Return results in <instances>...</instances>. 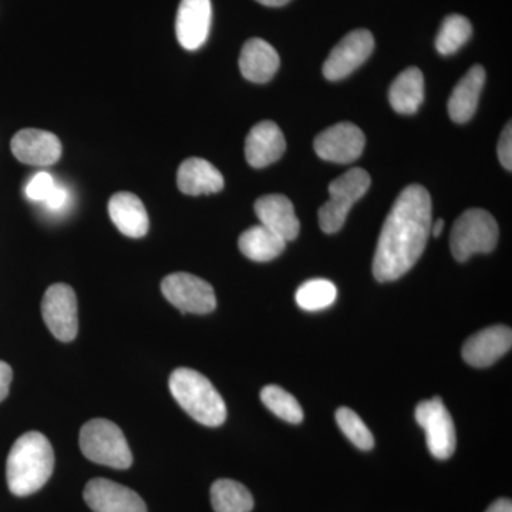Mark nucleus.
Listing matches in <instances>:
<instances>
[{"label":"nucleus","instance_id":"f257e3e1","mask_svg":"<svg viewBox=\"0 0 512 512\" xmlns=\"http://www.w3.org/2000/svg\"><path fill=\"white\" fill-rule=\"evenodd\" d=\"M431 231V198L421 185L400 192L384 221L373 258V275L379 282L396 281L423 255Z\"/></svg>","mask_w":512,"mask_h":512},{"label":"nucleus","instance_id":"f03ea898","mask_svg":"<svg viewBox=\"0 0 512 512\" xmlns=\"http://www.w3.org/2000/svg\"><path fill=\"white\" fill-rule=\"evenodd\" d=\"M55 468V451L39 431L23 434L13 444L6 463L9 490L18 497L37 493Z\"/></svg>","mask_w":512,"mask_h":512},{"label":"nucleus","instance_id":"7ed1b4c3","mask_svg":"<svg viewBox=\"0 0 512 512\" xmlns=\"http://www.w3.org/2000/svg\"><path fill=\"white\" fill-rule=\"evenodd\" d=\"M170 390L175 402L198 423L218 427L227 420L224 399L201 373L187 367L174 370L170 377Z\"/></svg>","mask_w":512,"mask_h":512},{"label":"nucleus","instance_id":"20e7f679","mask_svg":"<svg viewBox=\"0 0 512 512\" xmlns=\"http://www.w3.org/2000/svg\"><path fill=\"white\" fill-rule=\"evenodd\" d=\"M80 450L93 463L117 470L133 464V454L123 431L113 421L94 419L80 430Z\"/></svg>","mask_w":512,"mask_h":512},{"label":"nucleus","instance_id":"39448f33","mask_svg":"<svg viewBox=\"0 0 512 512\" xmlns=\"http://www.w3.org/2000/svg\"><path fill=\"white\" fill-rule=\"evenodd\" d=\"M498 225L488 211L468 210L454 222L450 247L458 262H466L476 254H488L497 247Z\"/></svg>","mask_w":512,"mask_h":512},{"label":"nucleus","instance_id":"423d86ee","mask_svg":"<svg viewBox=\"0 0 512 512\" xmlns=\"http://www.w3.org/2000/svg\"><path fill=\"white\" fill-rule=\"evenodd\" d=\"M372 180L363 168H352L329 185V201L320 207L319 225L325 234H336L345 225L353 204L370 188Z\"/></svg>","mask_w":512,"mask_h":512},{"label":"nucleus","instance_id":"0eeeda50","mask_svg":"<svg viewBox=\"0 0 512 512\" xmlns=\"http://www.w3.org/2000/svg\"><path fill=\"white\" fill-rule=\"evenodd\" d=\"M161 291L171 305L181 313L207 315L217 308L214 289L198 276L177 272L165 276L161 282Z\"/></svg>","mask_w":512,"mask_h":512},{"label":"nucleus","instance_id":"6e6552de","mask_svg":"<svg viewBox=\"0 0 512 512\" xmlns=\"http://www.w3.org/2000/svg\"><path fill=\"white\" fill-rule=\"evenodd\" d=\"M416 421L426 431L431 456L447 460L456 450V427L440 397L421 402L416 407Z\"/></svg>","mask_w":512,"mask_h":512},{"label":"nucleus","instance_id":"1a4fd4ad","mask_svg":"<svg viewBox=\"0 0 512 512\" xmlns=\"http://www.w3.org/2000/svg\"><path fill=\"white\" fill-rule=\"evenodd\" d=\"M42 315L47 328L60 342H72L79 332L76 292L72 286L55 284L47 289L42 301Z\"/></svg>","mask_w":512,"mask_h":512},{"label":"nucleus","instance_id":"9d476101","mask_svg":"<svg viewBox=\"0 0 512 512\" xmlns=\"http://www.w3.org/2000/svg\"><path fill=\"white\" fill-rule=\"evenodd\" d=\"M373 49L375 37L369 30H353L333 47L323 64V74L330 82L345 79L369 59Z\"/></svg>","mask_w":512,"mask_h":512},{"label":"nucleus","instance_id":"9b49d317","mask_svg":"<svg viewBox=\"0 0 512 512\" xmlns=\"http://www.w3.org/2000/svg\"><path fill=\"white\" fill-rule=\"evenodd\" d=\"M366 137L353 123H339L316 137V154L322 160L336 164H349L362 156Z\"/></svg>","mask_w":512,"mask_h":512},{"label":"nucleus","instance_id":"f8f14e48","mask_svg":"<svg viewBox=\"0 0 512 512\" xmlns=\"http://www.w3.org/2000/svg\"><path fill=\"white\" fill-rule=\"evenodd\" d=\"M84 500L94 512H147L140 495L106 478L89 481L84 488Z\"/></svg>","mask_w":512,"mask_h":512},{"label":"nucleus","instance_id":"ddd939ff","mask_svg":"<svg viewBox=\"0 0 512 512\" xmlns=\"http://www.w3.org/2000/svg\"><path fill=\"white\" fill-rule=\"evenodd\" d=\"M211 0H181L175 19V33L185 50L200 49L210 36Z\"/></svg>","mask_w":512,"mask_h":512},{"label":"nucleus","instance_id":"4468645a","mask_svg":"<svg viewBox=\"0 0 512 512\" xmlns=\"http://www.w3.org/2000/svg\"><path fill=\"white\" fill-rule=\"evenodd\" d=\"M13 156L20 163L49 167L57 163L62 156V143L53 133L37 128H26L19 131L10 143Z\"/></svg>","mask_w":512,"mask_h":512},{"label":"nucleus","instance_id":"2eb2a0df","mask_svg":"<svg viewBox=\"0 0 512 512\" xmlns=\"http://www.w3.org/2000/svg\"><path fill=\"white\" fill-rule=\"evenodd\" d=\"M512 346V332L503 325L480 330L467 339L463 346V357L473 367H488L507 355Z\"/></svg>","mask_w":512,"mask_h":512},{"label":"nucleus","instance_id":"dca6fc26","mask_svg":"<svg viewBox=\"0 0 512 512\" xmlns=\"http://www.w3.org/2000/svg\"><path fill=\"white\" fill-rule=\"evenodd\" d=\"M286 141L274 121H261L249 131L245 140V157L254 168H265L284 156Z\"/></svg>","mask_w":512,"mask_h":512},{"label":"nucleus","instance_id":"f3484780","mask_svg":"<svg viewBox=\"0 0 512 512\" xmlns=\"http://www.w3.org/2000/svg\"><path fill=\"white\" fill-rule=\"evenodd\" d=\"M254 208L261 224L285 242L298 238L301 222L296 217L295 208L288 197L281 194L264 195L256 200Z\"/></svg>","mask_w":512,"mask_h":512},{"label":"nucleus","instance_id":"a211bd4d","mask_svg":"<svg viewBox=\"0 0 512 512\" xmlns=\"http://www.w3.org/2000/svg\"><path fill=\"white\" fill-rule=\"evenodd\" d=\"M177 185L185 195H210L224 188V177L220 170L204 158L191 157L178 168Z\"/></svg>","mask_w":512,"mask_h":512},{"label":"nucleus","instance_id":"6ab92c4d","mask_svg":"<svg viewBox=\"0 0 512 512\" xmlns=\"http://www.w3.org/2000/svg\"><path fill=\"white\" fill-rule=\"evenodd\" d=\"M109 214L121 234L143 238L150 228V220L143 201L131 192H117L109 201Z\"/></svg>","mask_w":512,"mask_h":512},{"label":"nucleus","instance_id":"aec40b11","mask_svg":"<svg viewBox=\"0 0 512 512\" xmlns=\"http://www.w3.org/2000/svg\"><path fill=\"white\" fill-rule=\"evenodd\" d=\"M278 52L265 40L249 39L241 50L239 56V70L242 76L252 83H266L278 72Z\"/></svg>","mask_w":512,"mask_h":512},{"label":"nucleus","instance_id":"412c9836","mask_svg":"<svg viewBox=\"0 0 512 512\" xmlns=\"http://www.w3.org/2000/svg\"><path fill=\"white\" fill-rule=\"evenodd\" d=\"M485 84V70L480 64L471 67L457 83L448 99V116L454 123L464 124L476 114Z\"/></svg>","mask_w":512,"mask_h":512},{"label":"nucleus","instance_id":"4be33fe9","mask_svg":"<svg viewBox=\"0 0 512 512\" xmlns=\"http://www.w3.org/2000/svg\"><path fill=\"white\" fill-rule=\"evenodd\" d=\"M389 101L397 113H417L424 101V77L421 70L409 67L400 73L390 86Z\"/></svg>","mask_w":512,"mask_h":512},{"label":"nucleus","instance_id":"5701e85b","mask_svg":"<svg viewBox=\"0 0 512 512\" xmlns=\"http://www.w3.org/2000/svg\"><path fill=\"white\" fill-rule=\"evenodd\" d=\"M239 249L248 259L255 262H269L285 251L284 239L264 225H254L239 237Z\"/></svg>","mask_w":512,"mask_h":512},{"label":"nucleus","instance_id":"b1692460","mask_svg":"<svg viewBox=\"0 0 512 512\" xmlns=\"http://www.w3.org/2000/svg\"><path fill=\"white\" fill-rule=\"evenodd\" d=\"M211 504L215 512H251L254 497L245 485L224 478L212 484Z\"/></svg>","mask_w":512,"mask_h":512},{"label":"nucleus","instance_id":"393cba45","mask_svg":"<svg viewBox=\"0 0 512 512\" xmlns=\"http://www.w3.org/2000/svg\"><path fill=\"white\" fill-rule=\"evenodd\" d=\"M473 35L470 20L461 15H450L441 23L436 37V49L440 55L450 56L458 52Z\"/></svg>","mask_w":512,"mask_h":512},{"label":"nucleus","instance_id":"a878e982","mask_svg":"<svg viewBox=\"0 0 512 512\" xmlns=\"http://www.w3.org/2000/svg\"><path fill=\"white\" fill-rule=\"evenodd\" d=\"M296 303L303 311L318 312L329 308L338 298V289L328 279H312L296 292Z\"/></svg>","mask_w":512,"mask_h":512},{"label":"nucleus","instance_id":"bb28decb","mask_svg":"<svg viewBox=\"0 0 512 512\" xmlns=\"http://www.w3.org/2000/svg\"><path fill=\"white\" fill-rule=\"evenodd\" d=\"M261 400L279 419L292 424L301 423L303 420L301 404L282 387L275 386V384L264 387L261 392Z\"/></svg>","mask_w":512,"mask_h":512},{"label":"nucleus","instance_id":"cd10ccee","mask_svg":"<svg viewBox=\"0 0 512 512\" xmlns=\"http://www.w3.org/2000/svg\"><path fill=\"white\" fill-rule=\"evenodd\" d=\"M336 421L343 434L360 450L369 451L375 446L372 431L367 429L363 420L349 407H340L336 412Z\"/></svg>","mask_w":512,"mask_h":512},{"label":"nucleus","instance_id":"c85d7f7f","mask_svg":"<svg viewBox=\"0 0 512 512\" xmlns=\"http://www.w3.org/2000/svg\"><path fill=\"white\" fill-rule=\"evenodd\" d=\"M56 184L57 183L55 178L52 177V174L46 173V171L37 173L36 175H33L32 180H30L28 185H26V197H28L30 201L40 202V204H43V202L50 197L52 191L55 190Z\"/></svg>","mask_w":512,"mask_h":512},{"label":"nucleus","instance_id":"c756f323","mask_svg":"<svg viewBox=\"0 0 512 512\" xmlns=\"http://www.w3.org/2000/svg\"><path fill=\"white\" fill-rule=\"evenodd\" d=\"M498 158L500 163L507 171L512 168V127L511 121H508L507 126L504 127L503 134H501L500 141H498Z\"/></svg>","mask_w":512,"mask_h":512},{"label":"nucleus","instance_id":"7c9ffc66","mask_svg":"<svg viewBox=\"0 0 512 512\" xmlns=\"http://www.w3.org/2000/svg\"><path fill=\"white\" fill-rule=\"evenodd\" d=\"M69 202L70 194L69 191H67V188L62 184H56L55 190H53L50 197L43 202V205H45L49 211L59 212L63 211L64 208L69 205Z\"/></svg>","mask_w":512,"mask_h":512},{"label":"nucleus","instance_id":"2f4dec72","mask_svg":"<svg viewBox=\"0 0 512 512\" xmlns=\"http://www.w3.org/2000/svg\"><path fill=\"white\" fill-rule=\"evenodd\" d=\"M13 372L8 363L0 362V403L8 397Z\"/></svg>","mask_w":512,"mask_h":512},{"label":"nucleus","instance_id":"473e14b6","mask_svg":"<svg viewBox=\"0 0 512 512\" xmlns=\"http://www.w3.org/2000/svg\"><path fill=\"white\" fill-rule=\"evenodd\" d=\"M485 512H512L511 501L507 500V498H501V500L491 504Z\"/></svg>","mask_w":512,"mask_h":512},{"label":"nucleus","instance_id":"72a5a7b5","mask_svg":"<svg viewBox=\"0 0 512 512\" xmlns=\"http://www.w3.org/2000/svg\"><path fill=\"white\" fill-rule=\"evenodd\" d=\"M256 2L264 6H269V8H281V6H285L286 3L291 2V0H256Z\"/></svg>","mask_w":512,"mask_h":512},{"label":"nucleus","instance_id":"f704fd0d","mask_svg":"<svg viewBox=\"0 0 512 512\" xmlns=\"http://www.w3.org/2000/svg\"><path fill=\"white\" fill-rule=\"evenodd\" d=\"M444 229V220H439L436 222V224L431 227V234L434 235V237H440L441 232H443Z\"/></svg>","mask_w":512,"mask_h":512}]
</instances>
